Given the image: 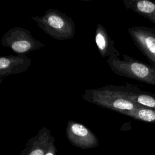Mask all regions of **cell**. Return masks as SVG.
<instances>
[{
	"mask_svg": "<svg viewBox=\"0 0 155 155\" xmlns=\"http://www.w3.org/2000/svg\"><path fill=\"white\" fill-rule=\"evenodd\" d=\"M82 97L88 102L127 116L140 107L128 99L119 85H107L97 88L86 89Z\"/></svg>",
	"mask_w": 155,
	"mask_h": 155,
	"instance_id": "cell-1",
	"label": "cell"
},
{
	"mask_svg": "<svg viewBox=\"0 0 155 155\" xmlns=\"http://www.w3.org/2000/svg\"><path fill=\"white\" fill-rule=\"evenodd\" d=\"M122 59L116 55L108 57L107 63L117 75L155 85V68L128 55L122 54Z\"/></svg>",
	"mask_w": 155,
	"mask_h": 155,
	"instance_id": "cell-2",
	"label": "cell"
},
{
	"mask_svg": "<svg viewBox=\"0 0 155 155\" xmlns=\"http://www.w3.org/2000/svg\"><path fill=\"white\" fill-rule=\"evenodd\" d=\"M31 19L53 39L63 41L74 36L75 24L73 19L58 9L49 8L42 16H32Z\"/></svg>",
	"mask_w": 155,
	"mask_h": 155,
	"instance_id": "cell-3",
	"label": "cell"
},
{
	"mask_svg": "<svg viewBox=\"0 0 155 155\" xmlns=\"http://www.w3.org/2000/svg\"><path fill=\"white\" fill-rule=\"evenodd\" d=\"M1 43L18 54H26L45 47L41 41L34 38L28 30L20 27H15L8 30L4 35Z\"/></svg>",
	"mask_w": 155,
	"mask_h": 155,
	"instance_id": "cell-4",
	"label": "cell"
},
{
	"mask_svg": "<svg viewBox=\"0 0 155 155\" xmlns=\"http://www.w3.org/2000/svg\"><path fill=\"white\" fill-rule=\"evenodd\" d=\"M128 31L137 48L155 68V28L134 26Z\"/></svg>",
	"mask_w": 155,
	"mask_h": 155,
	"instance_id": "cell-5",
	"label": "cell"
},
{
	"mask_svg": "<svg viewBox=\"0 0 155 155\" xmlns=\"http://www.w3.org/2000/svg\"><path fill=\"white\" fill-rule=\"evenodd\" d=\"M66 136L74 147L81 149L94 148L99 146V141L95 134L84 125L69 120L66 127Z\"/></svg>",
	"mask_w": 155,
	"mask_h": 155,
	"instance_id": "cell-6",
	"label": "cell"
},
{
	"mask_svg": "<svg viewBox=\"0 0 155 155\" xmlns=\"http://www.w3.org/2000/svg\"><path fill=\"white\" fill-rule=\"evenodd\" d=\"M31 63L24 54L3 55L0 57V78L1 80L9 75L19 74L28 69Z\"/></svg>",
	"mask_w": 155,
	"mask_h": 155,
	"instance_id": "cell-7",
	"label": "cell"
},
{
	"mask_svg": "<svg viewBox=\"0 0 155 155\" xmlns=\"http://www.w3.org/2000/svg\"><path fill=\"white\" fill-rule=\"evenodd\" d=\"M54 137L46 127L40 129L36 135L29 139L21 155H45Z\"/></svg>",
	"mask_w": 155,
	"mask_h": 155,
	"instance_id": "cell-8",
	"label": "cell"
},
{
	"mask_svg": "<svg viewBox=\"0 0 155 155\" xmlns=\"http://www.w3.org/2000/svg\"><path fill=\"white\" fill-rule=\"evenodd\" d=\"M120 88L124 96L133 103L140 107L155 109V93L142 90L128 83L120 85Z\"/></svg>",
	"mask_w": 155,
	"mask_h": 155,
	"instance_id": "cell-9",
	"label": "cell"
},
{
	"mask_svg": "<svg viewBox=\"0 0 155 155\" xmlns=\"http://www.w3.org/2000/svg\"><path fill=\"white\" fill-rule=\"evenodd\" d=\"M94 39L98 51L102 58L116 55L118 57L122 54L114 46V41L109 36L107 29L101 24H98L94 35Z\"/></svg>",
	"mask_w": 155,
	"mask_h": 155,
	"instance_id": "cell-10",
	"label": "cell"
},
{
	"mask_svg": "<svg viewBox=\"0 0 155 155\" xmlns=\"http://www.w3.org/2000/svg\"><path fill=\"white\" fill-rule=\"evenodd\" d=\"M125 7L155 24V2L149 0H124Z\"/></svg>",
	"mask_w": 155,
	"mask_h": 155,
	"instance_id": "cell-11",
	"label": "cell"
},
{
	"mask_svg": "<svg viewBox=\"0 0 155 155\" xmlns=\"http://www.w3.org/2000/svg\"><path fill=\"white\" fill-rule=\"evenodd\" d=\"M128 116L137 120L155 124V109L154 108L139 107Z\"/></svg>",
	"mask_w": 155,
	"mask_h": 155,
	"instance_id": "cell-12",
	"label": "cell"
},
{
	"mask_svg": "<svg viewBox=\"0 0 155 155\" xmlns=\"http://www.w3.org/2000/svg\"><path fill=\"white\" fill-rule=\"evenodd\" d=\"M56 154H57V149L56 148L54 141L51 143L45 155H56Z\"/></svg>",
	"mask_w": 155,
	"mask_h": 155,
	"instance_id": "cell-13",
	"label": "cell"
}]
</instances>
